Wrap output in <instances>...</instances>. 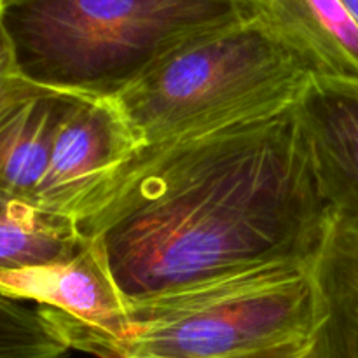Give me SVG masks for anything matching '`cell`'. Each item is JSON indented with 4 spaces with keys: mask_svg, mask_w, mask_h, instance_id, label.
<instances>
[{
    "mask_svg": "<svg viewBox=\"0 0 358 358\" xmlns=\"http://www.w3.org/2000/svg\"><path fill=\"white\" fill-rule=\"evenodd\" d=\"M332 213L296 105L145 149L79 227L126 303L268 262H313Z\"/></svg>",
    "mask_w": 358,
    "mask_h": 358,
    "instance_id": "cell-1",
    "label": "cell"
},
{
    "mask_svg": "<svg viewBox=\"0 0 358 358\" xmlns=\"http://www.w3.org/2000/svg\"><path fill=\"white\" fill-rule=\"evenodd\" d=\"M21 77L114 96L185 42L261 13V0H0Z\"/></svg>",
    "mask_w": 358,
    "mask_h": 358,
    "instance_id": "cell-2",
    "label": "cell"
},
{
    "mask_svg": "<svg viewBox=\"0 0 358 358\" xmlns=\"http://www.w3.org/2000/svg\"><path fill=\"white\" fill-rule=\"evenodd\" d=\"M311 79L261 10L173 49L114 98L145 150L292 107Z\"/></svg>",
    "mask_w": 358,
    "mask_h": 358,
    "instance_id": "cell-3",
    "label": "cell"
},
{
    "mask_svg": "<svg viewBox=\"0 0 358 358\" xmlns=\"http://www.w3.org/2000/svg\"><path fill=\"white\" fill-rule=\"evenodd\" d=\"M313 262L250 266L129 301L121 358H226L313 339Z\"/></svg>",
    "mask_w": 358,
    "mask_h": 358,
    "instance_id": "cell-4",
    "label": "cell"
},
{
    "mask_svg": "<svg viewBox=\"0 0 358 358\" xmlns=\"http://www.w3.org/2000/svg\"><path fill=\"white\" fill-rule=\"evenodd\" d=\"M142 150L114 96H76L56 131L35 205L80 227Z\"/></svg>",
    "mask_w": 358,
    "mask_h": 358,
    "instance_id": "cell-5",
    "label": "cell"
},
{
    "mask_svg": "<svg viewBox=\"0 0 358 358\" xmlns=\"http://www.w3.org/2000/svg\"><path fill=\"white\" fill-rule=\"evenodd\" d=\"M0 292L34 303L70 350L121 358L129 324L128 303L91 240L66 261L0 271Z\"/></svg>",
    "mask_w": 358,
    "mask_h": 358,
    "instance_id": "cell-6",
    "label": "cell"
},
{
    "mask_svg": "<svg viewBox=\"0 0 358 358\" xmlns=\"http://www.w3.org/2000/svg\"><path fill=\"white\" fill-rule=\"evenodd\" d=\"M296 108L332 217L358 224V80L313 77Z\"/></svg>",
    "mask_w": 358,
    "mask_h": 358,
    "instance_id": "cell-7",
    "label": "cell"
},
{
    "mask_svg": "<svg viewBox=\"0 0 358 358\" xmlns=\"http://www.w3.org/2000/svg\"><path fill=\"white\" fill-rule=\"evenodd\" d=\"M76 96L30 84L0 110V201L35 205L56 131Z\"/></svg>",
    "mask_w": 358,
    "mask_h": 358,
    "instance_id": "cell-8",
    "label": "cell"
},
{
    "mask_svg": "<svg viewBox=\"0 0 358 358\" xmlns=\"http://www.w3.org/2000/svg\"><path fill=\"white\" fill-rule=\"evenodd\" d=\"M261 10L311 76L358 80V21L343 0H261Z\"/></svg>",
    "mask_w": 358,
    "mask_h": 358,
    "instance_id": "cell-9",
    "label": "cell"
},
{
    "mask_svg": "<svg viewBox=\"0 0 358 358\" xmlns=\"http://www.w3.org/2000/svg\"><path fill=\"white\" fill-rule=\"evenodd\" d=\"M313 358H358V224L332 219L313 262Z\"/></svg>",
    "mask_w": 358,
    "mask_h": 358,
    "instance_id": "cell-10",
    "label": "cell"
},
{
    "mask_svg": "<svg viewBox=\"0 0 358 358\" xmlns=\"http://www.w3.org/2000/svg\"><path fill=\"white\" fill-rule=\"evenodd\" d=\"M86 243L87 238L72 220L30 203L0 201V271L66 261Z\"/></svg>",
    "mask_w": 358,
    "mask_h": 358,
    "instance_id": "cell-11",
    "label": "cell"
},
{
    "mask_svg": "<svg viewBox=\"0 0 358 358\" xmlns=\"http://www.w3.org/2000/svg\"><path fill=\"white\" fill-rule=\"evenodd\" d=\"M70 352L37 306L0 292V358H66Z\"/></svg>",
    "mask_w": 358,
    "mask_h": 358,
    "instance_id": "cell-12",
    "label": "cell"
},
{
    "mask_svg": "<svg viewBox=\"0 0 358 358\" xmlns=\"http://www.w3.org/2000/svg\"><path fill=\"white\" fill-rule=\"evenodd\" d=\"M28 86L30 83L21 77L20 69H17L13 41L3 23L2 2H0V110Z\"/></svg>",
    "mask_w": 358,
    "mask_h": 358,
    "instance_id": "cell-13",
    "label": "cell"
},
{
    "mask_svg": "<svg viewBox=\"0 0 358 358\" xmlns=\"http://www.w3.org/2000/svg\"><path fill=\"white\" fill-rule=\"evenodd\" d=\"M226 358H313V339L287 343V345L273 346V348L241 353V355H233Z\"/></svg>",
    "mask_w": 358,
    "mask_h": 358,
    "instance_id": "cell-14",
    "label": "cell"
},
{
    "mask_svg": "<svg viewBox=\"0 0 358 358\" xmlns=\"http://www.w3.org/2000/svg\"><path fill=\"white\" fill-rule=\"evenodd\" d=\"M343 2H345V6L348 7L350 13H352L353 16H355V20L358 21V0H343Z\"/></svg>",
    "mask_w": 358,
    "mask_h": 358,
    "instance_id": "cell-15",
    "label": "cell"
}]
</instances>
